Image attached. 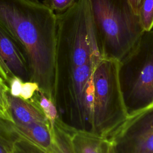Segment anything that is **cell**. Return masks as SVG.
Listing matches in <instances>:
<instances>
[{
    "instance_id": "e0dca14e",
    "label": "cell",
    "mask_w": 153,
    "mask_h": 153,
    "mask_svg": "<svg viewBox=\"0 0 153 153\" xmlns=\"http://www.w3.org/2000/svg\"><path fill=\"white\" fill-rule=\"evenodd\" d=\"M23 82L24 81L18 76H14L10 79L8 82L10 94L14 97H19Z\"/></svg>"
},
{
    "instance_id": "7a4b0ae2",
    "label": "cell",
    "mask_w": 153,
    "mask_h": 153,
    "mask_svg": "<svg viewBox=\"0 0 153 153\" xmlns=\"http://www.w3.org/2000/svg\"><path fill=\"white\" fill-rule=\"evenodd\" d=\"M101 54L123 60L144 32L128 0H88Z\"/></svg>"
},
{
    "instance_id": "8fae6325",
    "label": "cell",
    "mask_w": 153,
    "mask_h": 153,
    "mask_svg": "<svg viewBox=\"0 0 153 153\" xmlns=\"http://www.w3.org/2000/svg\"><path fill=\"white\" fill-rule=\"evenodd\" d=\"M73 127L59 117L53 124V144L50 153H75L71 135Z\"/></svg>"
},
{
    "instance_id": "ffe728a7",
    "label": "cell",
    "mask_w": 153,
    "mask_h": 153,
    "mask_svg": "<svg viewBox=\"0 0 153 153\" xmlns=\"http://www.w3.org/2000/svg\"><path fill=\"white\" fill-rule=\"evenodd\" d=\"M109 153H115V152H114V148H113V146H112V145H111V148H110V150H109Z\"/></svg>"
},
{
    "instance_id": "8992f818",
    "label": "cell",
    "mask_w": 153,
    "mask_h": 153,
    "mask_svg": "<svg viewBox=\"0 0 153 153\" xmlns=\"http://www.w3.org/2000/svg\"><path fill=\"white\" fill-rule=\"evenodd\" d=\"M109 139L115 153H153V103L129 112Z\"/></svg>"
},
{
    "instance_id": "9c48e42d",
    "label": "cell",
    "mask_w": 153,
    "mask_h": 153,
    "mask_svg": "<svg viewBox=\"0 0 153 153\" xmlns=\"http://www.w3.org/2000/svg\"><path fill=\"white\" fill-rule=\"evenodd\" d=\"M7 96L9 113L11 121L15 124L29 125L35 123H50L42 111L31 99L25 100L19 97L11 96L10 92Z\"/></svg>"
},
{
    "instance_id": "277c9868",
    "label": "cell",
    "mask_w": 153,
    "mask_h": 153,
    "mask_svg": "<svg viewBox=\"0 0 153 153\" xmlns=\"http://www.w3.org/2000/svg\"><path fill=\"white\" fill-rule=\"evenodd\" d=\"M121 75V62L104 57L96 66L93 74L94 94L89 130L108 139L129 114Z\"/></svg>"
},
{
    "instance_id": "30bf717a",
    "label": "cell",
    "mask_w": 153,
    "mask_h": 153,
    "mask_svg": "<svg viewBox=\"0 0 153 153\" xmlns=\"http://www.w3.org/2000/svg\"><path fill=\"white\" fill-rule=\"evenodd\" d=\"M71 140L75 153H109L112 145L108 138L74 127Z\"/></svg>"
},
{
    "instance_id": "7c38bea8",
    "label": "cell",
    "mask_w": 153,
    "mask_h": 153,
    "mask_svg": "<svg viewBox=\"0 0 153 153\" xmlns=\"http://www.w3.org/2000/svg\"><path fill=\"white\" fill-rule=\"evenodd\" d=\"M4 146L8 153H47L41 147L24 137L18 136Z\"/></svg>"
},
{
    "instance_id": "6da1fadb",
    "label": "cell",
    "mask_w": 153,
    "mask_h": 153,
    "mask_svg": "<svg viewBox=\"0 0 153 153\" xmlns=\"http://www.w3.org/2000/svg\"><path fill=\"white\" fill-rule=\"evenodd\" d=\"M0 23L23 49L30 81L57 105L56 13L40 1L0 0Z\"/></svg>"
},
{
    "instance_id": "4fadbf2b",
    "label": "cell",
    "mask_w": 153,
    "mask_h": 153,
    "mask_svg": "<svg viewBox=\"0 0 153 153\" xmlns=\"http://www.w3.org/2000/svg\"><path fill=\"white\" fill-rule=\"evenodd\" d=\"M138 16L144 31L153 28V0H140Z\"/></svg>"
},
{
    "instance_id": "5b68a950",
    "label": "cell",
    "mask_w": 153,
    "mask_h": 153,
    "mask_svg": "<svg viewBox=\"0 0 153 153\" xmlns=\"http://www.w3.org/2000/svg\"><path fill=\"white\" fill-rule=\"evenodd\" d=\"M120 62L136 71L129 96L137 105L134 109L153 103V29L143 32Z\"/></svg>"
},
{
    "instance_id": "52a82bcc",
    "label": "cell",
    "mask_w": 153,
    "mask_h": 153,
    "mask_svg": "<svg viewBox=\"0 0 153 153\" xmlns=\"http://www.w3.org/2000/svg\"><path fill=\"white\" fill-rule=\"evenodd\" d=\"M100 60L62 71L67 73L70 99L82 124L87 122L90 125L91 122L94 94L93 74Z\"/></svg>"
},
{
    "instance_id": "d6986e66",
    "label": "cell",
    "mask_w": 153,
    "mask_h": 153,
    "mask_svg": "<svg viewBox=\"0 0 153 153\" xmlns=\"http://www.w3.org/2000/svg\"><path fill=\"white\" fill-rule=\"evenodd\" d=\"M0 153H8L7 149L0 142Z\"/></svg>"
},
{
    "instance_id": "9a60e30c",
    "label": "cell",
    "mask_w": 153,
    "mask_h": 153,
    "mask_svg": "<svg viewBox=\"0 0 153 153\" xmlns=\"http://www.w3.org/2000/svg\"><path fill=\"white\" fill-rule=\"evenodd\" d=\"M75 0H44L42 3L56 14L66 11L75 2Z\"/></svg>"
},
{
    "instance_id": "44dd1931",
    "label": "cell",
    "mask_w": 153,
    "mask_h": 153,
    "mask_svg": "<svg viewBox=\"0 0 153 153\" xmlns=\"http://www.w3.org/2000/svg\"><path fill=\"white\" fill-rule=\"evenodd\" d=\"M31 1H36V2H38V1H39V0H31Z\"/></svg>"
},
{
    "instance_id": "ba28073f",
    "label": "cell",
    "mask_w": 153,
    "mask_h": 153,
    "mask_svg": "<svg viewBox=\"0 0 153 153\" xmlns=\"http://www.w3.org/2000/svg\"><path fill=\"white\" fill-rule=\"evenodd\" d=\"M0 76L7 83L14 76L30 81L29 66L17 41L0 23Z\"/></svg>"
},
{
    "instance_id": "2e32d148",
    "label": "cell",
    "mask_w": 153,
    "mask_h": 153,
    "mask_svg": "<svg viewBox=\"0 0 153 153\" xmlns=\"http://www.w3.org/2000/svg\"><path fill=\"white\" fill-rule=\"evenodd\" d=\"M39 90L38 84L33 81H25L23 83L19 97L27 100L31 99L35 93Z\"/></svg>"
},
{
    "instance_id": "5bb4252c",
    "label": "cell",
    "mask_w": 153,
    "mask_h": 153,
    "mask_svg": "<svg viewBox=\"0 0 153 153\" xmlns=\"http://www.w3.org/2000/svg\"><path fill=\"white\" fill-rule=\"evenodd\" d=\"M9 91V87L0 76V117L11 121L9 113V105L7 96Z\"/></svg>"
},
{
    "instance_id": "3957f363",
    "label": "cell",
    "mask_w": 153,
    "mask_h": 153,
    "mask_svg": "<svg viewBox=\"0 0 153 153\" xmlns=\"http://www.w3.org/2000/svg\"><path fill=\"white\" fill-rule=\"evenodd\" d=\"M57 19L56 65L57 72L100 60L88 0H77Z\"/></svg>"
},
{
    "instance_id": "ac0fdd59",
    "label": "cell",
    "mask_w": 153,
    "mask_h": 153,
    "mask_svg": "<svg viewBox=\"0 0 153 153\" xmlns=\"http://www.w3.org/2000/svg\"><path fill=\"white\" fill-rule=\"evenodd\" d=\"M134 11L136 14L138 15L139 13V5L140 0H128Z\"/></svg>"
}]
</instances>
